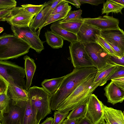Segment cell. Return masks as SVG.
I'll use <instances>...</instances> for the list:
<instances>
[{
    "instance_id": "obj_30",
    "label": "cell",
    "mask_w": 124,
    "mask_h": 124,
    "mask_svg": "<svg viewBox=\"0 0 124 124\" xmlns=\"http://www.w3.org/2000/svg\"><path fill=\"white\" fill-rule=\"evenodd\" d=\"M10 100V98L8 94H0V115L9 112Z\"/></svg>"
},
{
    "instance_id": "obj_36",
    "label": "cell",
    "mask_w": 124,
    "mask_h": 124,
    "mask_svg": "<svg viewBox=\"0 0 124 124\" xmlns=\"http://www.w3.org/2000/svg\"><path fill=\"white\" fill-rule=\"evenodd\" d=\"M124 77V66L117 65V68L107 81Z\"/></svg>"
},
{
    "instance_id": "obj_11",
    "label": "cell",
    "mask_w": 124,
    "mask_h": 124,
    "mask_svg": "<svg viewBox=\"0 0 124 124\" xmlns=\"http://www.w3.org/2000/svg\"><path fill=\"white\" fill-rule=\"evenodd\" d=\"M84 22L94 26L101 31L116 29L119 28L118 19L113 16L105 15L94 18H83Z\"/></svg>"
},
{
    "instance_id": "obj_41",
    "label": "cell",
    "mask_w": 124,
    "mask_h": 124,
    "mask_svg": "<svg viewBox=\"0 0 124 124\" xmlns=\"http://www.w3.org/2000/svg\"><path fill=\"white\" fill-rule=\"evenodd\" d=\"M109 61L110 63L124 66V55L119 58L110 55Z\"/></svg>"
},
{
    "instance_id": "obj_42",
    "label": "cell",
    "mask_w": 124,
    "mask_h": 124,
    "mask_svg": "<svg viewBox=\"0 0 124 124\" xmlns=\"http://www.w3.org/2000/svg\"><path fill=\"white\" fill-rule=\"evenodd\" d=\"M81 4L88 3L92 5L98 6L105 2L104 0H79Z\"/></svg>"
},
{
    "instance_id": "obj_52",
    "label": "cell",
    "mask_w": 124,
    "mask_h": 124,
    "mask_svg": "<svg viewBox=\"0 0 124 124\" xmlns=\"http://www.w3.org/2000/svg\"><path fill=\"white\" fill-rule=\"evenodd\" d=\"M0 124H1V123H0Z\"/></svg>"
},
{
    "instance_id": "obj_28",
    "label": "cell",
    "mask_w": 124,
    "mask_h": 124,
    "mask_svg": "<svg viewBox=\"0 0 124 124\" xmlns=\"http://www.w3.org/2000/svg\"><path fill=\"white\" fill-rule=\"evenodd\" d=\"M23 8L16 7L11 9H0V21H7Z\"/></svg>"
},
{
    "instance_id": "obj_31",
    "label": "cell",
    "mask_w": 124,
    "mask_h": 124,
    "mask_svg": "<svg viewBox=\"0 0 124 124\" xmlns=\"http://www.w3.org/2000/svg\"><path fill=\"white\" fill-rule=\"evenodd\" d=\"M47 4V2L39 5H35L30 4H23L21 5L23 8L35 16Z\"/></svg>"
},
{
    "instance_id": "obj_17",
    "label": "cell",
    "mask_w": 124,
    "mask_h": 124,
    "mask_svg": "<svg viewBox=\"0 0 124 124\" xmlns=\"http://www.w3.org/2000/svg\"><path fill=\"white\" fill-rule=\"evenodd\" d=\"M102 105L106 124H124V115L121 110Z\"/></svg>"
},
{
    "instance_id": "obj_9",
    "label": "cell",
    "mask_w": 124,
    "mask_h": 124,
    "mask_svg": "<svg viewBox=\"0 0 124 124\" xmlns=\"http://www.w3.org/2000/svg\"><path fill=\"white\" fill-rule=\"evenodd\" d=\"M27 102L13 105L10 99L9 111L7 113L0 115V123L23 124Z\"/></svg>"
},
{
    "instance_id": "obj_6",
    "label": "cell",
    "mask_w": 124,
    "mask_h": 124,
    "mask_svg": "<svg viewBox=\"0 0 124 124\" xmlns=\"http://www.w3.org/2000/svg\"><path fill=\"white\" fill-rule=\"evenodd\" d=\"M11 29L16 36L24 40L30 46L31 48L40 53L44 49V41L39 38L40 32L36 31L30 27H18L11 25Z\"/></svg>"
},
{
    "instance_id": "obj_37",
    "label": "cell",
    "mask_w": 124,
    "mask_h": 124,
    "mask_svg": "<svg viewBox=\"0 0 124 124\" xmlns=\"http://www.w3.org/2000/svg\"><path fill=\"white\" fill-rule=\"evenodd\" d=\"M17 3L15 0H0V9L13 8L16 7Z\"/></svg>"
},
{
    "instance_id": "obj_7",
    "label": "cell",
    "mask_w": 124,
    "mask_h": 124,
    "mask_svg": "<svg viewBox=\"0 0 124 124\" xmlns=\"http://www.w3.org/2000/svg\"><path fill=\"white\" fill-rule=\"evenodd\" d=\"M69 47L70 59L74 68L94 67L83 44L76 41L70 43Z\"/></svg>"
},
{
    "instance_id": "obj_16",
    "label": "cell",
    "mask_w": 124,
    "mask_h": 124,
    "mask_svg": "<svg viewBox=\"0 0 124 124\" xmlns=\"http://www.w3.org/2000/svg\"><path fill=\"white\" fill-rule=\"evenodd\" d=\"M35 16L23 8L7 22L11 25L17 27H30Z\"/></svg>"
},
{
    "instance_id": "obj_50",
    "label": "cell",
    "mask_w": 124,
    "mask_h": 124,
    "mask_svg": "<svg viewBox=\"0 0 124 124\" xmlns=\"http://www.w3.org/2000/svg\"><path fill=\"white\" fill-rule=\"evenodd\" d=\"M4 30V29L2 27H0V33H1Z\"/></svg>"
},
{
    "instance_id": "obj_47",
    "label": "cell",
    "mask_w": 124,
    "mask_h": 124,
    "mask_svg": "<svg viewBox=\"0 0 124 124\" xmlns=\"http://www.w3.org/2000/svg\"><path fill=\"white\" fill-rule=\"evenodd\" d=\"M54 118L52 117H47L43 123L40 124H53Z\"/></svg>"
},
{
    "instance_id": "obj_22",
    "label": "cell",
    "mask_w": 124,
    "mask_h": 124,
    "mask_svg": "<svg viewBox=\"0 0 124 124\" xmlns=\"http://www.w3.org/2000/svg\"><path fill=\"white\" fill-rule=\"evenodd\" d=\"M45 36L47 43L52 48L58 49L62 47L63 41L60 36L48 30L45 32Z\"/></svg>"
},
{
    "instance_id": "obj_19",
    "label": "cell",
    "mask_w": 124,
    "mask_h": 124,
    "mask_svg": "<svg viewBox=\"0 0 124 124\" xmlns=\"http://www.w3.org/2000/svg\"><path fill=\"white\" fill-rule=\"evenodd\" d=\"M24 60V70L26 74V90H27L31 86L33 77L36 70L34 60L27 55L23 57Z\"/></svg>"
},
{
    "instance_id": "obj_27",
    "label": "cell",
    "mask_w": 124,
    "mask_h": 124,
    "mask_svg": "<svg viewBox=\"0 0 124 124\" xmlns=\"http://www.w3.org/2000/svg\"><path fill=\"white\" fill-rule=\"evenodd\" d=\"M87 102L71 110L67 117V119L77 120L85 117L86 112Z\"/></svg>"
},
{
    "instance_id": "obj_38",
    "label": "cell",
    "mask_w": 124,
    "mask_h": 124,
    "mask_svg": "<svg viewBox=\"0 0 124 124\" xmlns=\"http://www.w3.org/2000/svg\"><path fill=\"white\" fill-rule=\"evenodd\" d=\"M9 85L8 82L0 75V94H8Z\"/></svg>"
},
{
    "instance_id": "obj_13",
    "label": "cell",
    "mask_w": 124,
    "mask_h": 124,
    "mask_svg": "<svg viewBox=\"0 0 124 124\" xmlns=\"http://www.w3.org/2000/svg\"><path fill=\"white\" fill-rule=\"evenodd\" d=\"M104 95L107 99V102L113 105L124 100V91L112 81L104 88Z\"/></svg>"
},
{
    "instance_id": "obj_45",
    "label": "cell",
    "mask_w": 124,
    "mask_h": 124,
    "mask_svg": "<svg viewBox=\"0 0 124 124\" xmlns=\"http://www.w3.org/2000/svg\"><path fill=\"white\" fill-rule=\"evenodd\" d=\"M64 0L66 2L70 3L74 6L77 8H80L81 4L79 0Z\"/></svg>"
},
{
    "instance_id": "obj_12",
    "label": "cell",
    "mask_w": 124,
    "mask_h": 124,
    "mask_svg": "<svg viewBox=\"0 0 124 124\" xmlns=\"http://www.w3.org/2000/svg\"><path fill=\"white\" fill-rule=\"evenodd\" d=\"M101 31L96 27L84 22L77 35V41L83 44L96 43L98 35H101Z\"/></svg>"
},
{
    "instance_id": "obj_10",
    "label": "cell",
    "mask_w": 124,
    "mask_h": 124,
    "mask_svg": "<svg viewBox=\"0 0 124 124\" xmlns=\"http://www.w3.org/2000/svg\"><path fill=\"white\" fill-rule=\"evenodd\" d=\"M102 102L97 96L92 94L86 102L85 117L93 124H98L103 117V111Z\"/></svg>"
},
{
    "instance_id": "obj_29",
    "label": "cell",
    "mask_w": 124,
    "mask_h": 124,
    "mask_svg": "<svg viewBox=\"0 0 124 124\" xmlns=\"http://www.w3.org/2000/svg\"><path fill=\"white\" fill-rule=\"evenodd\" d=\"M70 11H64L60 13L51 15L48 17L44 24L39 29L38 31L40 32L41 29L46 26L57 21L59 20L64 19L67 16L68 13Z\"/></svg>"
},
{
    "instance_id": "obj_49",
    "label": "cell",
    "mask_w": 124,
    "mask_h": 124,
    "mask_svg": "<svg viewBox=\"0 0 124 124\" xmlns=\"http://www.w3.org/2000/svg\"><path fill=\"white\" fill-rule=\"evenodd\" d=\"M104 119L103 117L98 124H106Z\"/></svg>"
},
{
    "instance_id": "obj_1",
    "label": "cell",
    "mask_w": 124,
    "mask_h": 124,
    "mask_svg": "<svg viewBox=\"0 0 124 124\" xmlns=\"http://www.w3.org/2000/svg\"><path fill=\"white\" fill-rule=\"evenodd\" d=\"M94 67L74 68L65 76L56 91L51 97L52 110H56L58 106L86 78L97 72Z\"/></svg>"
},
{
    "instance_id": "obj_23",
    "label": "cell",
    "mask_w": 124,
    "mask_h": 124,
    "mask_svg": "<svg viewBox=\"0 0 124 124\" xmlns=\"http://www.w3.org/2000/svg\"><path fill=\"white\" fill-rule=\"evenodd\" d=\"M124 8V6L114 2L112 0H107L103 3L101 10L102 14H106L108 15L110 12L115 14L120 13L122 14V11Z\"/></svg>"
},
{
    "instance_id": "obj_48",
    "label": "cell",
    "mask_w": 124,
    "mask_h": 124,
    "mask_svg": "<svg viewBox=\"0 0 124 124\" xmlns=\"http://www.w3.org/2000/svg\"><path fill=\"white\" fill-rule=\"evenodd\" d=\"M113 1L124 6V0H112Z\"/></svg>"
},
{
    "instance_id": "obj_39",
    "label": "cell",
    "mask_w": 124,
    "mask_h": 124,
    "mask_svg": "<svg viewBox=\"0 0 124 124\" xmlns=\"http://www.w3.org/2000/svg\"><path fill=\"white\" fill-rule=\"evenodd\" d=\"M62 0H52L50 7L41 23L39 29H40L43 25L48 17L51 15L57 5Z\"/></svg>"
},
{
    "instance_id": "obj_43",
    "label": "cell",
    "mask_w": 124,
    "mask_h": 124,
    "mask_svg": "<svg viewBox=\"0 0 124 124\" xmlns=\"http://www.w3.org/2000/svg\"><path fill=\"white\" fill-rule=\"evenodd\" d=\"M111 80L124 91V77L112 79Z\"/></svg>"
},
{
    "instance_id": "obj_18",
    "label": "cell",
    "mask_w": 124,
    "mask_h": 124,
    "mask_svg": "<svg viewBox=\"0 0 124 124\" xmlns=\"http://www.w3.org/2000/svg\"><path fill=\"white\" fill-rule=\"evenodd\" d=\"M117 68V65L109 63L101 70L97 71L94 79V84H97L98 86L104 85Z\"/></svg>"
},
{
    "instance_id": "obj_2",
    "label": "cell",
    "mask_w": 124,
    "mask_h": 124,
    "mask_svg": "<svg viewBox=\"0 0 124 124\" xmlns=\"http://www.w3.org/2000/svg\"><path fill=\"white\" fill-rule=\"evenodd\" d=\"M97 72L85 79L72 93L57 106L56 110L67 113L87 102L98 86L94 84Z\"/></svg>"
},
{
    "instance_id": "obj_34",
    "label": "cell",
    "mask_w": 124,
    "mask_h": 124,
    "mask_svg": "<svg viewBox=\"0 0 124 124\" xmlns=\"http://www.w3.org/2000/svg\"><path fill=\"white\" fill-rule=\"evenodd\" d=\"M71 7L69 5L68 3L65 2L64 0H62L56 7L51 15L60 13L64 11L71 10Z\"/></svg>"
},
{
    "instance_id": "obj_4",
    "label": "cell",
    "mask_w": 124,
    "mask_h": 124,
    "mask_svg": "<svg viewBox=\"0 0 124 124\" xmlns=\"http://www.w3.org/2000/svg\"><path fill=\"white\" fill-rule=\"evenodd\" d=\"M37 124L48 115L52 113L51 95L42 87L34 86L27 90Z\"/></svg>"
},
{
    "instance_id": "obj_25",
    "label": "cell",
    "mask_w": 124,
    "mask_h": 124,
    "mask_svg": "<svg viewBox=\"0 0 124 124\" xmlns=\"http://www.w3.org/2000/svg\"><path fill=\"white\" fill-rule=\"evenodd\" d=\"M52 0L47 2V4L32 19L31 23V28L36 31L39 29L41 24L46 16L48 10L49 9Z\"/></svg>"
},
{
    "instance_id": "obj_26",
    "label": "cell",
    "mask_w": 124,
    "mask_h": 124,
    "mask_svg": "<svg viewBox=\"0 0 124 124\" xmlns=\"http://www.w3.org/2000/svg\"><path fill=\"white\" fill-rule=\"evenodd\" d=\"M23 124H37L36 116L29 98L26 104Z\"/></svg>"
},
{
    "instance_id": "obj_46",
    "label": "cell",
    "mask_w": 124,
    "mask_h": 124,
    "mask_svg": "<svg viewBox=\"0 0 124 124\" xmlns=\"http://www.w3.org/2000/svg\"><path fill=\"white\" fill-rule=\"evenodd\" d=\"M76 120L75 119H66L63 121L62 124H76Z\"/></svg>"
},
{
    "instance_id": "obj_15",
    "label": "cell",
    "mask_w": 124,
    "mask_h": 124,
    "mask_svg": "<svg viewBox=\"0 0 124 124\" xmlns=\"http://www.w3.org/2000/svg\"><path fill=\"white\" fill-rule=\"evenodd\" d=\"M101 36L105 40L116 44L124 54V31L120 28L116 29L101 31Z\"/></svg>"
},
{
    "instance_id": "obj_3",
    "label": "cell",
    "mask_w": 124,
    "mask_h": 124,
    "mask_svg": "<svg viewBox=\"0 0 124 124\" xmlns=\"http://www.w3.org/2000/svg\"><path fill=\"white\" fill-rule=\"evenodd\" d=\"M31 48L14 34L3 33L0 36V60L16 58L27 53Z\"/></svg>"
},
{
    "instance_id": "obj_8",
    "label": "cell",
    "mask_w": 124,
    "mask_h": 124,
    "mask_svg": "<svg viewBox=\"0 0 124 124\" xmlns=\"http://www.w3.org/2000/svg\"><path fill=\"white\" fill-rule=\"evenodd\" d=\"M83 44L97 71L101 70L110 63V55L99 44L96 43Z\"/></svg>"
},
{
    "instance_id": "obj_20",
    "label": "cell",
    "mask_w": 124,
    "mask_h": 124,
    "mask_svg": "<svg viewBox=\"0 0 124 124\" xmlns=\"http://www.w3.org/2000/svg\"><path fill=\"white\" fill-rule=\"evenodd\" d=\"M51 31L70 43L77 41L76 34L62 28L59 25V21L52 23L50 26Z\"/></svg>"
},
{
    "instance_id": "obj_5",
    "label": "cell",
    "mask_w": 124,
    "mask_h": 124,
    "mask_svg": "<svg viewBox=\"0 0 124 124\" xmlns=\"http://www.w3.org/2000/svg\"><path fill=\"white\" fill-rule=\"evenodd\" d=\"M0 75L8 82H12L26 90V75L23 68L10 62L0 60Z\"/></svg>"
},
{
    "instance_id": "obj_33",
    "label": "cell",
    "mask_w": 124,
    "mask_h": 124,
    "mask_svg": "<svg viewBox=\"0 0 124 124\" xmlns=\"http://www.w3.org/2000/svg\"><path fill=\"white\" fill-rule=\"evenodd\" d=\"M82 10L80 9L77 10L71 11H69L67 16L61 20L59 21L60 23H64L67 21L75 19H81Z\"/></svg>"
},
{
    "instance_id": "obj_44",
    "label": "cell",
    "mask_w": 124,
    "mask_h": 124,
    "mask_svg": "<svg viewBox=\"0 0 124 124\" xmlns=\"http://www.w3.org/2000/svg\"><path fill=\"white\" fill-rule=\"evenodd\" d=\"M76 124H93L91 121L87 117L77 120Z\"/></svg>"
},
{
    "instance_id": "obj_35",
    "label": "cell",
    "mask_w": 124,
    "mask_h": 124,
    "mask_svg": "<svg viewBox=\"0 0 124 124\" xmlns=\"http://www.w3.org/2000/svg\"><path fill=\"white\" fill-rule=\"evenodd\" d=\"M69 114V112L62 113L55 110L54 115V118L53 124H62Z\"/></svg>"
},
{
    "instance_id": "obj_40",
    "label": "cell",
    "mask_w": 124,
    "mask_h": 124,
    "mask_svg": "<svg viewBox=\"0 0 124 124\" xmlns=\"http://www.w3.org/2000/svg\"><path fill=\"white\" fill-rule=\"evenodd\" d=\"M106 41L116 54L119 57V58L123 57L124 55L123 52L117 45L113 42L106 40Z\"/></svg>"
},
{
    "instance_id": "obj_51",
    "label": "cell",
    "mask_w": 124,
    "mask_h": 124,
    "mask_svg": "<svg viewBox=\"0 0 124 124\" xmlns=\"http://www.w3.org/2000/svg\"><path fill=\"white\" fill-rule=\"evenodd\" d=\"M123 113L124 115V111Z\"/></svg>"
},
{
    "instance_id": "obj_21",
    "label": "cell",
    "mask_w": 124,
    "mask_h": 124,
    "mask_svg": "<svg viewBox=\"0 0 124 124\" xmlns=\"http://www.w3.org/2000/svg\"><path fill=\"white\" fill-rule=\"evenodd\" d=\"M65 76L55 78L44 80L41 83L42 87L51 95L57 90Z\"/></svg>"
},
{
    "instance_id": "obj_24",
    "label": "cell",
    "mask_w": 124,
    "mask_h": 124,
    "mask_svg": "<svg viewBox=\"0 0 124 124\" xmlns=\"http://www.w3.org/2000/svg\"><path fill=\"white\" fill-rule=\"evenodd\" d=\"M82 18L73 20L61 23H59V25L62 28L77 35L84 22Z\"/></svg>"
},
{
    "instance_id": "obj_14",
    "label": "cell",
    "mask_w": 124,
    "mask_h": 124,
    "mask_svg": "<svg viewBox=\"0 0 124 124\" xmlns=\"http://www.w3.org/2000/svg\"><path fill=\"white\" fill-rule=\"evenodd\" d=\"M8 82L9 85L8 94L10 97L12 104L17 105L27 102L29 99L27 91L15 85L12 82Z\"/></svg>"
},
{
    "instance_id": "obj_32",
    "label": "cell",
    "mask_w": 124,
    "mask_h": 124,
    "mask_svg": "<svg viewBox=\"0 0 124 124\" xmlns=\"http://www.w3.org/2000/svg\"><path fill=\"white\" fill-rule=\"evenodd\" d=\"M96 43L100 45L110 56L119 58L110 46L101 35H98Z\"/></svg>"
}]
</instances>
